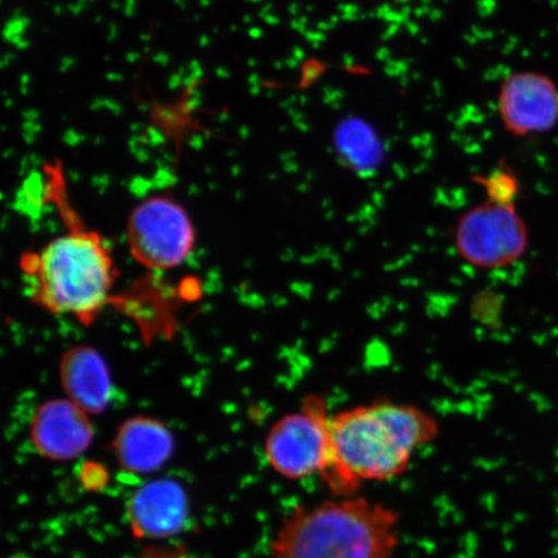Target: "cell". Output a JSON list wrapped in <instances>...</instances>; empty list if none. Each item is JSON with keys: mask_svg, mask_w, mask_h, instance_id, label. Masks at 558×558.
I'll return each mask as SVG.
<instances>
[{"mask_svg": "<svg viewBox=\"0 0 558 558\" xmlns=\"http://www.w3.org/2000/svg\"><path fill=\"white\" fill-rule=\"evenodd\" d=\"M60 378L66 399L88 415L101 414L113 399L107 362L94 348L70 349L61 360Z\"/></svg>", "mask_w": 558, "mask_h": 558, "instance_id": "cell-11", "label": "cell"}, {"mask_svg": "<svg viewBox=\"0 0 558 558\" xmlns=\"http://www.w3.org/2000/svg\"><path fill=\"white\" fill-rule=\"evenodd\" d=\"M113 449L121 469L132 474H150L169 462L174 439L163 423L149 416H135L117 430Z\"/></svg>", "mask_w": 558, "mask_h": 558, "instance_id": "cell-10", "label": "cell"}, {"mask_svg": "<svg viewBox=\"0 0 558 558\" xmlns=\"http://www.w3.org/2000/svg\"><path fill=\"white\" fill-rule=\"evenodd\" d=\"M435 417L413 404L387 400L330 416V460L323 480L333 497H352L367 483L393 480L434 441Z\"/></svg>", "mask_w": 558, "mask_h": 558, "instance_id": "cell-1", "label": "cell"}, {"mask_svg": "<svg viewBox=\"0 0 558 558\" xmlns=\"http://www.w3.org/2000/svg\"><path fill=\"white\" fill-rule=\"evenodd\" d=\"M33 302L61 316L89 324L108 304L116 265L101 236L73 228L21 259Z\"/></svg>", "mask_w": 558, "mask_h": 558, "instance_id": "cell-3", "label": "cell"}, {"mask_svg": "<svg viewBox=\"0 0 558 558\" xmlns=\"http://www.w3.org/2000/svg\"><path fill=\"white\" fill-rule=\"evenodd\" d=\"M128 240L132 256L153 270L183 264L195 246V230L184 207L169 197H151L130 216Z\"/></svg>", "mask_w": 558, "mask_h": 558, "instance_id": "cell-6", "label": "cell"}, {"mask_svg": "<svg viewBox=\"0 0 558 558\" xmlns=\"http://www.w3.org/2000/svg\"><path fill=\"white\" fill-rule=\"evenodd\" d=\"M400 543L396 509L352 495L295 508L271 541L268 558H393Z\"/></svg>", "mask_w": 558, "mask_h": 558, "instance_id": "cell-2", "label": "cell"}, {"mask_svg": "<svg viewBox=\"0 0 558 558\" xmlns=\"http://www.w3.org/2000/svg\"><path fill=\"white\" fill-rule=\"evenodd\" d=\"M330 416L323 401L310 397L302 409L279 418L265 439L271 469L288 480L323 476L330 460Z\"/></svg>", "mask_w": 558, "mask_h": 558, "instance_id": "cell-4", "label": "cell"}, {"mask_svg": "<svg viewBox=\"0 0 558 558\" xmlns=\"http://www.w3.org/2000/svg\"><path fill=\"white\" fill-rule=\"evenodd\" d=\"M82 484L90 492L100 490L108 483L109 474L100 464H86L81 473Z\"/></svg>", "mask_w": 558, "mask_h": 558, "instance_id": "cell-13", "label": "cell"}, {"mask_svg": "<svg viewBox=\"0 0 558 558\" xmlns=\"http://www.w3.org/2000/svg\"><path fill=\"white\" fill-rule=\"evenodd\" d=\"M485 186L486 197L508 204H514L515 197L519 195V180L515 174L505 167L487 174V178L477 179Z\"/></svg>", "mask_w": 558, "mask_h": 558, "instance_id": "cell-12", "label": "cell"}, {"mask_svg": "<svg viewBox=\"0 0 558 558\" xmlns=\"http://www.w3.org/2000/svg\"><path fill=\"white\" fill-rule=\"evenodd\" d=\"M498 114L509 135L546 134L558 123V88L546 74L512 73L501 83Z\"/></svg>", "mask_w": 558, "mask_h": 558, "instance_id": "cell-7", "label": "cell"}, {"mask_svg": "<svg viewBox=\"0 0 558 558\" xmlns=\"http://www.w3.org/2000/svg\"><path fill=\"white\" fill-rule=\"evenodd\" d=\"M125 513L137 539L172 538L186 526L190 498L177 480L156 478L132 494Z\"/></svg>", "mask_w": 558, "mask_h": 558, "instance_id": "cell-8", "label": "cell"}, {"mask_svg": "<svg viewBox=\"0 0 558 558\" xmlns=\"http://www.w3.org/2000/svg\"><path fill=\"white\" fill-rule=\"evenodd\" d=\"M456 244L463 259L478 268H504L526 253L529 232L514 204L487 198L460 218Z\"/></svg>", "mask_w": 558, "mask_h": 558, "instance_id": "cell-5", "label": "cell"}, {"mask_svg": "<svg viewBox=\"0 0 558 558\" xmlns=\"http://www.w3.org/2000/svg\"><path fill=\"white\" fill-rule=\"evenodd\" d=\"M94 435L89 415L68 399L40 404L32 418L35 450L56 462L80 458L93 444Z\"/></svg>", "mask_w": 558, "mask_h": 558, "instance_id": "cell-9", "label": "cell"}]
</instances>
